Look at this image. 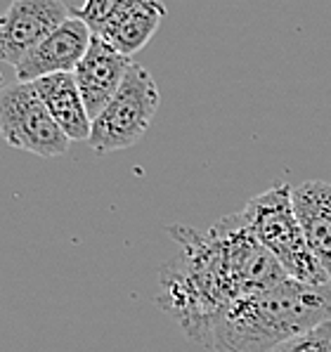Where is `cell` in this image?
<instances>
[{
    "label": "cell",
    "mask_w": 331,
    "mask_h": 352,
    "mask_svg": "<svg viewBox=\"0 0 331 352\" xmlns=\"http://www.w3.org/2000/svg\"><path fill=\"white\" fill-rule=\"evenodd\" d=\"M0 138L14 149L55 159L67 154L72 140L45 109L34 83H14L0 90Z\"/></svg>",
    "instance_id": "5b68a950"
},
{
    "label": "cell",
    "mask_w": 331,
    "mask_h": 352,
    "mask_svg": "<svg viewBox=\"0 0 331 352\" xmlns=\"http://www.w3.org/2000/svg\"><path fill=\"white\" fill-rule=\"evenodd\" d=\"M275 352H331V319L310 331L286 340Z\"/></svg>",
    "instance_id": "4fadbf2b"
},
{
    "label": "cell",
    "mask_w": 331,
    "mask_h": 352,
    "mask_svg": "<svg viewBox=\"0 0 331 352\" xmlns=\"http://www.w3.org/2000/svg\"><path fill=\"white\" fill-rule=\"evenodd\" d=\"M164 17L166 5L161 0H135L102 29L100 36L118 52L133 57L151 41Z\"/></svg>",
    "instance_id": "8fae6325"
},
{
    "label": "cell",
    "mask_w": 331,
    "mask_h": 352,
    "mask_svg": "<svg viewBox=\"0 0 331 352\" xmlns=\"http://www.w3.org/2000/svg\"><path fill=\"white\" fill-rule=\"evenodd\" d=\"M291 192H294V187L277 182L244 206L239 210L242 218L246 220L253 236L281 265L286 277L312 286L331 284L329 274L324 272L310 246H308Z\"/></svg>",
    "instance_id": "3957f363"
},
{
    "label": "cell",
    "mask_w": 331,
    "mask_h": 352,
    "mask_svg": "<svg viewBox=\"0 0 331 352\" xmlns=\"http://www.w3.org/2000/svg\"><path fill=\"white\" fill-rule=\"evenodd\" d=\"M130 64H133V57L118 52L102 36L92 34L88 50L74 69L76 85H78V93L83 97L90 118H95L118 93Z\"/></svg>",
    "instance_id": "52a82bcc"
},
{
    "label": "cell",
    "mask_w": 331,
    "mask_h": 352,
    "mask_svg": "<svg viewBox=\"0 0 331 352\" xmlns=\"http://www.w3.org/2000/svg\"><path fill=\"white\" fill-rule=\"evenodd\" d=\"M69 17L62 0H12L0 14V59L17 67Z\"/></svg>",
    "instance_id": "8992f818"
},
{
    "label": "cell",
    "mask_w": 331,
    "mask_h": 352,
    "mask_svg": "<svg viewBox=\"0 0 331 352\" xmlns=\"http://www.w3.org/2000/svg\"><path fill=\"white\" fill-rule=\"evenodd\" d=\"M168 234L180 248L161 267L156 302L178 319L189 340L204 348H209L215 317L232 300L286 279L242 213L225 215L206 230L173 225Z\"/></svg>",
    "instance_id": "6da1fadb"
},
{
    "label": "cell",
    "mask_w": 331,
    "mask_h": 352,
    "mask_svg": "<svg viewBox=\"0 0 331 352\" xmlns=\"http://www.w3.org/2000/svg\"><path fill=\"white\" fill-rule=\"evenodd\" d=\"M331 319V284L312 286L286 277L232 300L215 317L213 352H275L286 340Z\"/></svg>",
    "instance_id": "7a4b0ae2"
},
{
    "label": "cell",
    "mask_w": 331,
    "mask_h": 352,
    "mask_svg": "<svg viewBox=\"0 0 331 352\" xmlns=\"http://www.w3.org/2000/svg\"><path fill=\"white\" fill-rule=\"evenodd\" d=\"M308 246L331 279V182L306 180L291 192Z\"/></svg>",
    "instance_id": "9c48e42d"
},
{
    "label": "cell",
    "mask_w": 331,
    "mask_h": 352,
    "mask_svg": "<svg viewBox=\"0 0 331 352\" xmlns=\"http://www.w3.org/2000/svg\"><path fill=\"white\" fill-rule=\"evenodd\" d=\"M159 85L142 64L133 62L111 102L92 118L88 144L97 156L130 149L145 138L159 111Z\"/></svg>",
    "instance_id": "277c9868"
},
{
    "label": "cell",
    "mask_w": 331,
    "mask_h": 352,
    "mask_svg": "<svg viewBox=\"0 0 331 352\" xmlns=\"http://www.w3.org/2000/svg\"><path fill=\"white\" fill-rule=\"evenodd\" d=\"M34 85L45 109L57 121V126L64 130V135L69 140H76V142L78 140L88 142L92 118L85 109L83 97L78 93L74 74H52L34 80Z\"/></svg>",
    "instance_id": "30bf717a"
},
{
    "label": "cell",
    "mask_w": 331,
    "mask_h": 352,
    "mask_svg": "<svg viewBox=\"0 0 331 352\" xmlns=\"http://www.w3.org/2000/svg\"><path fill=\"white\" fill-rule=\"evenodd\" d=\"M92 41V31L78 17H69L59 29L52 31L34 52H29L14 67L19 83H34L52 74H74L76 64L83 59Z\"/></svg>",
    "instance_id": "ba28073f"
},
{
    "label": "cell",
    "mask_w": 331,
    "mask_h": 352,
    "mask_svg": "<svg viewBox=\"0 0 331 352\" xmlns=\"http://www.w3.org/2000/svg\"><path fill=\"white\" fill-rule=\"evenodd\" d=\"M133 3L135 0H85V3L81 5L78 10H74L72 14L78 17L81 21H85L92 34L100 36L102 29H105L118 12H123V10Z\"/></svg>",
    "instance_id": "7c38bea8"
}]
</instances>
